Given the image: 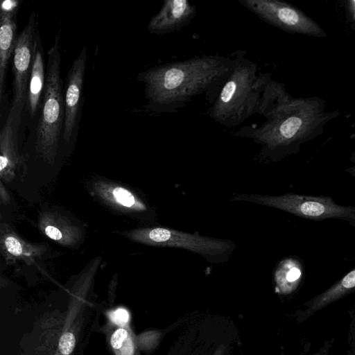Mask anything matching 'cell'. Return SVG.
Here are the masks:
<instances>
[{
  "mask_svg": "<svg viewBox=\"0 0 355 355\" xmlns=\"http://www.w3.org/2000/svg\"><path fill=\"white\" fill-rule=\"evenodd\" d=\"M128 337V331L123 328H119L114 331L110 339L112 347L115 349L121 347L123 343Z\"/></svg>",
  "mask_w": 355,
  "mask_h": 355,
  "instance_id": "obj_18",
  "label": "cell"
},
{
  "mask_svg": "<svg viewBox=\"0 0 355 355\" xmlns=\"http://www.w3.org/2000/svg\"><path fill=\"white\" fill-rule=\"evenodd\" d=\"M58 39L59 35L47 52L42 108L36 129L39 148L45 153L50 154L57 147L64 123V87L61 76L62 57Z\"/></svg>",
  "mask_w": 355,
  "mask_h": 355,
  "instance_id": "obj_4",
  "label": "cell"
},
{
  "mask_svg": "<svg viewBox=\"0 0 355 355\" xmlns=\"http://www.w3.org/2000/svg\"><path fill=\"white\" fill-rule=\"evenodd\" d=\"M44 51L39 32L35 42L33 64L28 85L26 108L31 117L35 116L41 105L46 83Z\"/></svg>",
  "mask_w": 355,
  "mask_h": 355,
  "instance_id": "obj_12",
  "label": "cell"
},
{
  "mask_svg": "<svg viewBox=\"0 0 355 355\" xmlns=\"http://www.w3.org/2000/svg\"><path fill=\"white\" fill-rule=\"evenodd\" d=\"M315 355H321V354H315Z\"/></svg>",
  "mask_w": 355,
  "mask_h": 355,
  "instance_id": "obj_23",
  "label": "cell"
},
{
  "mask_svg": "<svg viewBox=\"0 0 355 355\" xmlns=\"http://www.w3.org/2000/svg\"><path fill=\"white\" fill-rule=\"evenodd\" d=\"M237 2L267 24L292 34L323 38L327 34L301 10L279 0H237Z\"/></svg>",
  "mask_w": 355,
  "mask_h": 355,
  "instance_id": "obj_6",
  "label": "cell"
},
{
  "mask_svg": "<svg viewBox=\"0 0 355 355\" xmlns=\"http://www.w3.org/2000/svg\"><path fill=\"white\" fill-rule=\"evenodd\" d=\"M234 67L209 109L215 122L232 128L258 113L263 89L271 79L270 73H258L257 64L245 56V51H234Z\"/></svg>",
  "mask_w": 355,
  "mask_h": 355,
  "instance_id": "obj_3",
  "label": "cell"
},
{
  "mask_svg": "<svg viewBox=\"0 0 355 355\" xmlns=\"http://www.w3.org/2000/svg\"><path fill=\"white\" fill-rule=\"evenodd\" d=\"M18 0H3L0 8V99L3 98L6 86L7 68L14 53L19 35L17 13Z\"/></svg>",
  "mask_w": 355,
  "mask_h": 355,
  "instance_id": "obj_10",
  "label": "cell"
},
{
  "mask_svg": "<svg viewBox=\"0 0 355 355\" xmlns=\"http://www.w3.org/2000/svg\"><path fill=\"white\" fill-rule=\"evenodd\" d=\"M44 232L48 237L55 241L60 240L62 236L61 232L58 228L51 225L46 227Z\"/></svg>",
  "mask_w": 355,
  "mask_h": 355,
  "instance_id": "obj_20",
  "label": "cell"
},
{
  "mask_svg": "<svg viewBox=\"0 0 355 355\" xmlns=\"http://www.w3.org/2000/svg\"><path fill=\"white\" fill-rule=\"evenodd\" d=\"M349 160L352 164V165L346 168L345 171L355 178V150L352 153Z\"/></svg>",
  "mask_w": 355,
  "mask_h": 355,
  "instance_id": "obj_21",
  "label": "cell"
},
{
  "mask_svg": "<svg viewBox=\"0 0 355 355\" xmlns=\"http://www.w3.org/2000/svg\"><path fill=\"white\" fill-rule=\"evenodd\" d=\"M235 62L232 55L208 54L152 67L137 80L145 86V107L155 113H175L197 96L213 103Z\"/></svg>",
  "mask_w": 355,
  "mask_h": 355,
  "instance_id": "obj_1",
  "label": "cell"
},
{
  "mask_svg": "<svg viewBox=\"0 0 355 355\" xmlns=\"http://www.w3.org/2000/svg\"><path fill=\"white\" fill-rule=\"evenodd\" d=\"M234 200L257 203L311 220H340L355 227V207L338 205L330 196L293 193L282 196L241 194Z\"/></svg>",
  "mask_w": 355,
  "mask_h": 355,
  "instance_id": "obj_5",
  "label": "cell"
},
{
  "mask_svg": "<svg viewBox=\"0 0 355 355\" xmlns=\"http://www.w3.org/2000/svg\"><path fill=\"white\" fill-rule=\"evenodd\" d=\"M302 276V266L294 258L282 260L276 270L275 279L282 293L289 294L299 286Z\"/></svg>",
  "mask_w": 355,
  "mask_h": 355,
  "instance_id": "obj_14",
  "label": "cell"
},
{
  "mask_svg": "<svg viewBox=\"0 0 355 355\" xmlns=\"http://www.w3.org/2000/svg\"><path fill=\"white\" fill-rule=\"evenodd\" d=\"M5 245L8 252L15 255L19 256L22 253V247L19 241L13 236H8L5 240Z\"/></svg>",
  "mask_w": 355,
  "mask_h": 355,
  "instance_id": "obj_19",
  "label": "cell"
},
{
  "mask_svg": "<svg viewBox=\"0 0 355 355\" xmlns=\"http://www.w3.org/2000/svg\"><path fill=\"white\" fill-rule=\"evenodd\" d=\"M196 14V5L187 0H165L158 13L149 21L148 31L155 35L180 31L188 25Z\"/></svg>",
  "mask_w": 355,
  "mask_h": 355,
  "instance_id": "obj_11",
  "label": "cell"
},
{
  "mask_svg": "<svg viewBox=\"0 0 355 355\" xmlns=\"http://www.w3.org/2000/svg\"><path fill=\"white\" fill-rule=\"evenodd\" d=\"M354 291L355 267L327 290L314 297L309 304L308 313L315 312Z\"/></svg>",
  "mask_w": 355,
  "mask_h": 355,
  "instance_id": "obj_13",
  "label": "cell"
},
{
  "mask_svg": "<svg viewBox=\"0 0 355 355\" xmlns=\"http://www.w3.org/2000/svg\"><path fill=\"white\" fill-rule=\"evenodd\" d=\"M324 99L318 96L292 98L279 105L260 125H248L235 132L262 146L261 152L275 161L300 151L304 144L324 132V126L338 117V110L326 111Z\"/></svg>",
  "mask_w": 355,
  "mask_h": 355,
  "instance_id": "obj_2",
  "label": "cell"
},
{
  "mask_svg": "<svg viewBox=\"0 0 355 355\" xmlns=\"http://www.w3.org/2000/svg\"><path fill=\"white\" fill-rule=\"evenodd\" d=\"M75 337L70 332L64 333L59 340V350L63 355L70 354L75 345Z\"/></svg>",
  "mask_w": 355,
  "mask_h": 355,
  "instance_id": "obj_16",
  "label": "cell"
},
{
  "mask_svg": "<svg viewBox=\"0 0 355 355\" xmlns=\"http://www.w3.org/2000/svg\"><path fill=\"white\" fill-rule=\"evenodd\" d=\"M87 64V49L83 47L72 63L64 88V123L63 139L68 142L78 123V114L83 91Z\"/></svg>",
  "mask_w": 355,
  "mask_h": 355,
  "instance_id": "obj_9",
  "label": "cell"
},
{
  "mask_svg": "<svg viewBox=\"0 0 355 355\" xmlns=\"http://www.w3.org/2000/svg\"><path fill=\"white\" fill-rule=\"evenodd\" d=\"M37 25L36 12L33 10L27 24L19 34L13 53L12 103H22L26 105L28 81L33 64L36 37L39 32Z\"/></svg>",
  "mask_w": 355,
  "mask_h": 355,
  "instance_id": "obj_8",
  "label": "cell"
},
{
  "mask_svg": "<svg viewBox=\"0 0 355 355\" xmlns=\"http://www.w3.org/2000/svg\"><path fill=\"white\" fill-rule=\"evenodd\" d=\"M222 354H223V351L221 349H219L214 355H222Z\"/></svg>",
  "mask_w": 355,
  "mask_h": 355,
  "instance_id": "obj_22",
  "label": "cell"
},
{
  "mask_svg": "<svg viewBox=\"0 0 355 355\" xmlns=\"http://www.w3.org/2000/svg\"><path fill=\"white\" fill-rule=\"evenodd\" d=\"M113 195L115 200L123 206L130 207L135 202L132 194L122 187L115 188L113 191Z\"/></svg>",
  "mask_w": 355,
  "mask_h": 355,
  "instance_id": "obj_15",
  "label": "cell"
},
{
  "mask_svg": "<svg viewBox=\"0 0 355 355\" xmlns=\"http://www.w3.org/2000/svg\"><path fill=\"white\" fill-rule=\"evenodd\" d=\"M110 318L112 322L123 327L128 322L129 313L124 309H118L110 313Z\"/></svg>",
  "mask_w": 355,
  "mask_h": 355,
  "instance_id": "obj_17",
  "label": "cell"
},
{
  "mask_svg": "<svg viewBox=\"0 0 355 355\" xmlns=\"http://www.w3.org/2000/svg\"><path fill=\"white\" fill-rule=\"evenodd\" d=\"M143 237L148 243L189 250L212 263L225 261V258H229L235 248L234 243L230 241L203 236L197 232L190 234L164 227L146 230Z\"/></svg>",
  "mask_w": 355,
  "mask_h": 355,
  "instance_id": "obj_7",
  "label": "cell"
}]
</instances>
